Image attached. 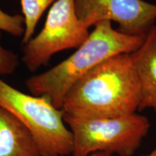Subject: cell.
Returning <instances> with one entry per match:
<instances>
[{
    "mask_svg": "<svg viewBox=\"0 0 156 156\" xmlns=\"http://www.w3.org/2000/svg\"><path fill=\"white\" fill-rule=\"evenodd\" d=\"M57 0H20L22 15L25 21V33L22 37L23 46L34 37L39 20L45 11Z\"/></svg>",
    "mask_w": 156,
    "mask_h": 156,
    "instance_id": "obj_9",
    "label": "cell"
},
{
    "mask_svg": "<svg viewBox=\"0 0 156 156\" xmlns=\"http://www.w3.org/2000/svg\"><path fill=\"white\" fill-rule=\"evenodd\" d=\"M87 156H112V155L105 153H101V152H97V153H93L90 154V155Z\"/></svg>",
    "mask_w": 156,
    "mask_h": 156,
    "instance_id": "obj_12",
    "label": "cell"
},
{
    "mask_svg": "<svg viewBox=\"0 0 156 156\" xmlns=\"http://www.w3.org/2000/svg\"><path fill=\"white\" fill-rule=\"evenodd\" d=\"M19 66L18 56L2 46V32H0V75H10L16 71Z\"/></svg>",
    "mask_w": 156,
    "mask_h": 156,
    "instance_id": "obj_11",
    "label": "cell"
},
{
    "mask_svg": "<svg viewBox=\"0 0 156 156\" xmlns=\"http://www.w3.org/2000/svg\"><path fill=\"white\" fill-rule=\"evenodd\" d=\"M64 121L73 134L74 156H87L97 152L132 156L151 127L147 117L136 113L116 118H64Z\"/></svg>",
    "mask_w": 156,
    "mask_h": 156,
    "instance_id": "obj_4",
    "label": "cell"
},
{
    "mask_svg": "<svg viewBox=\"0 0 156 156\" xmlns=\"http://www.w3.org/2000/svg\"><path fill=\"white\" fill-rule=\"evenodd\" d=\"M140 100V83L130 54H120L78 80L62 110L64 118L74 119L116 118L136 113Z\"/></svg>",
    "mask_w": 156,
    "mask_h": 156,
    "instance_id": "obj_1",
    "label": "cell"
},
{
    "mask_svg": "<svg viewBox=\"0 0 156 156\" xmlns=\"http://www.w3.org/2000/svg\"><path fill=\"white\" fill-rule=\"evenodd\" d=\"M141 87L138 111L152 108L156 112V25L149 31L144 42L130 54Z\"/></svg>",
    "mask_w": 156,
    "mask_h": 156,
    "instance_id": "obj_7",
    "label": "cell"
},
{
    "mask_svg": "<svg viewBox=\"0 0 156 156\" xmlns=\"http://www.w3.org/2000/svg\"><path fill=\"white\" fill-rule=\"evenodd\" d=\"M76 13L87 28L102 21L116 22L119 31L146 37L155 26L156 5L144 0H75Z\"/></svg>",
    "mask_w": 156,
    "mask_h": 156,
    "instance_id": "obj_6",
    "label": "cell"
},
{
    "mask_svg": "<svg viewBox=\"0 0 156 156\" xmlns=\"http://www.w3.org/2000/svg\"><path fill=\"white\" fill-rule=\"evenodd\" d=\"M0 107L30 132L41 156L73 153V134L64 124L63 112L56 108L48 98L26 94L0 78Z\"/></svg>",
    "mask_w": 156,
    "mask_h": 156,
    "instance_id": "obj_3",
    "label": "cell"
},
{
    "mask_svg": "<svg viewBox=\"0 0 156 156\" xmlns=\"http://www.w3.org/2000/svg\"><path fill=\"white\" fill-rule=\"evenodd\" d=\"M142 156H156V145L155 148L153 149V151L151 152V153L148 154V155H142Z\"/></svg>",
    "mask_w": 156,
    "mask_h": 156,
    "instance_id": "obj_13",
    "label": "cell"
},
{
    "mask_svg": "<svg viewBox=\"0 0 156 156\" xmlns=\"http://www.w3.org/2000/svg\"><path fill=\"white\" fill-rule=\"evenodd\" d=\"M0 156H41L30 132L0 107Z\"/></svg>",
    "mask_w": 156,
    "mask_h": 156,
    "instance_id": "obj_8",
    "label": "cell"
},
{
    "mask_svg": "<svg viewBox=\"0 0 156 156\" xmlns=\"http://www.w3.org/2000/svg\"><path fill=\"white\" fill-rule=\"evenodd\" d=\"M89 35L76 13L75 0H57L50 7L41 32L23 45V63L34 73L58 52L77 49Z\"/></svg>",
    "mask_w": 156,
    "mask_h": 156,
    "instance_id": "obj_5",
    "label": "cell"
},
{
    "mask_svg": "<svg viewBox=\"0 0 156 156\" xmlns=\"http://www.w3.org/2000/svg\"><path fill=\"white\" fill-rule=\"evenodd\" d=\"M16 37H23L25 33V21L23 15H10L0 8V32Z\"/></svg>",
    "mask_w": 156,
    "mask_h": 156,
    "instance_id": "obj_10",
    "label": "cell"
},
{
    "mask_svg": "<svg viewBox=\"0 0 156 156\" xmlns=\"http://www.w3.org/2000/svg\"><path fill=\"white\" fill-rule=\"evenodd\" d=\"M145 38L115 30L110 21L98 23L71 56L51 69L28 78L25 86L33 95L47 97L56 108L62 109L66 95L78 80L112 56L133 53Z\"/></svg>",
    "mask_w": 156,
    "mask_h": 156,
    "instance_id": "obj_2",
    "label": "cell"
}]
</instances>
